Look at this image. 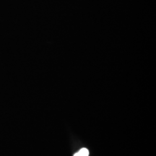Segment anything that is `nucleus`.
Segmentation results:
<instances>
[{
    "label": "nucleus",
    "instance_id": "f257e3e1",
    "mask_svg": "<svg viewBox=\"0 0 156 156\" xmlns=\"http://www.w3.org/2000/svg\"><path fill=\"white\" fill-rule=\"evenodd\" d=\"M73 156H89V151L87 148H82Z\"/></svg>",
    "mask_w": 156,
    "mask_h": 156
}]
</instances>
